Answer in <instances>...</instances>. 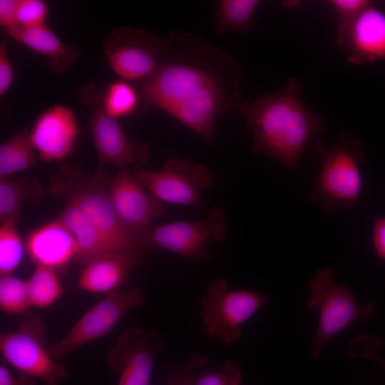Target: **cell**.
Here are the masks:
<instances>
[{
    "instance_id": "obj_6",
    "label": "cell",
    "mask_w": 385,
    "mask_h": 385,
    "mask_svg": "<svg viewBox=\"0 0 385 385\" xmlns=\"http://www.w3.org/2000/svg\"><path fill=\"white\" fill-rule=\"evenodd\" d=\"M0 352L5 362L20 374L38 378L46 385H59L68 376L64 364L51 356L43 319H24L14 331L0 334Z\"/></svg>"
},
{
    "instance_id": "obj_23",
    "label": "cell",
    "mask_w": 385,
    "mask_h": 385,
    "mask_svg": "<svg viewBox=\"0 0 385 385\" xmlns=\"http://www.w3.org/2000/svg\"><path fill=\"white\" fill-rule=\"evenodd\" d=\"M35 163L29 130L24 128L0 145V179L26 170Z\"/></svg>"
},
{
    "instance_id": "obj_27",
    "label": "cell",
    "mask_w": 385,
    "mask_h": 385,
    "mask_svg": "<svg viewBox=\"0 0 385 385\" xmlns=\"http://www.w3.org/2000/svg\"><path fill=\"white\" fill-rule=\"evenodd\" d=\"M30 307L26 281L11 274L1 276V310L9 314H20Z\"/></svg>"
},
{
    "instance_id": "obj_24",
    "label": "cell",
    "mask_w": 385,
    "mask_h": 385,
    "mask_svg": "<svg viewBox=\"0 0 385 385\" xmlns=\"http://www.w3.org/2000/svg\"><path fill=\"white\" fill-rule=\"evenodd\" d=\"M258 0L217 1V24L215 31L222 33L234 31L244 33L252 24L255 12L260 4Z\"/></svg>"
},
{
    "instance_id": "obj_12",
    "label": "cell",
    "mask_w": 385,
    "mask_h": 385,
    "mask_svg": "<svg viewBox=\"0 0 385 385\" xmlns=\"http://www.w3.org/2000/svg\"><path fill=\"white\" fill-rule=\"evenodd\" d=\"M227 220L222 210L213 207L202 220H180L161 225L151 232L152 247L175 253L189 261L207 257L210 242H223L227 234Z\"/></svg>"
},
{
    "instance_id": "obj_14",
    "label": "cell",
    "mask_w": 385,
    "mask_h": 385,
    "mask_svg": "<svg viewBox=\"0 0 385 385\" xmlns=\"http://www.w3.org/2000/svg\"><path fill=\"white\" fill-rule=\"evenodd\" d=\"M106 188L123 224L136 236L149 240L150 223L163 214V202L146 190L125 168L108 177Z\"/></svg>"
},
{
    "instance_id": "obj_35",
    "label": "cell",
    "mask_w": 385,
    "mask_h": 385,
    "mask_svg": "<svg viewBox=\"0 0 385 385\" xmlns=\"http://www.w3.org/2000/svg\"><path fill=\"white\" fill-rule=\"evenodd\" d=\"M372 240L376 255L385 263V216L374 219Z\"/></svg>"
},
{
    "instance_id": "obj_32",
    "label": "cell",
    "mask_w": 385,
    "mask_h": 385,
    "mask_svg": "<svg viewBox=\"0 0 385 385\" xmlns=\"http://www.w3.org/2000/svg\"><path fill=\"white\" fill-rule=\"evenodd\" d=\"M328 2L337 14L338 24L353 19L370 4L366 0H331Z\"/></svg>"
},
{
    "instance_id": "obj_9",
    "label": "cell",
    "mask_w": 385,
    "mask_h": 385,
    "mask_svg": "<svg viewBox=\"0 0 385 385\" xmlns=\"http://www.w3.org/2000/svg\"><path fill=\"white\" fill-rule=\"evenodd\" d=\"M132 175L150 194L170 204L201 208V193L210 188L214 178L202 164L179 157L169 158L160 170L135 167Z\"/></svg>"
},
{
    "instance_id": "obj_22",
    "label": "cell",
    "mask_w": 385,
    "mask_h": 385,
    "mask_svg": "<svg viewBox=\"0 0 385 385\" xmlns=\"http://www.w3.org/2000/svg\"><path fill=\"white\" fill-rule=\"evenodd\" d=\"M102 103L106 113L115 119L140 114L146 106L139 91L123 79L110 83L102 90Z\"/></svg>"
},
{
    "instance_id": "obj_19",
    "label": "cell",
    "mask_w": 385,
    "mask_h": 385,
    "mask_svg": "<svg viewBox=\"0 0 385 385\" xmlns=\"http://www.w3.org/2000/svg\"><path fill=\"white\" fill-rule=\"evenodd\" d=\"M11 38L45 56L50 71L61 74L76 61L78 51L73 44H64L46 24L24 27L16 26L5 31Z\"/></svg>"
},
{
    "instance_id": "obj_13",
    "label": "cell",
    "mask_w": 385,
    "mask_h": 385,
    "mask_svg": "<svg viewBox=\"0 0 385 385\" xmlns=\"http://www.w3.org/2000/svg\"><path fill=\"white\" fill-rule=\"evenodd\" d=\"M164 347L163 338L153 330H123L106 356L111 369L120 373L118 385H148L155 358Z\"/></svg>"
},
{
    "instance_id": "obj_36",
    "label": "cell",
    "mask_w": 385,
    "mask_h": 385,
    "mask_svg": "<svg viewBox=\"0 0 385 385\" xmlns=\"http://www.w3.org/2000/svg\"><path fill=\"white\" fill-rule=\"evenodd\" d=\"M34 379L23 374L14 377L4 364L0 365V385H34Z\"/></svg>"
},
{
    "instance_id": "obj_2",
    "label": "cell",
    "mask_w": 385,
    "mask_h": 385,
    "mask_svg": "<svg viewBox=\"0 0 385 385\" xmlns=\"http://www.w3.org/2000/svg\"><path fill=\"white\" fill-rule=\"evenodd\" d=\"M301 83L294 78L280 91L237 107L252 132V150L265 153L297 170L312 137L324 128V119L309 110L300 97Z\"/></svg>"
},
{
    "instance_id": "obj_3",
    "label": "cell",
    "mask_w": 385,
    "mask_h": 385,
    "mask_svg": "<svg viewBox=\"0 0 385 385\" xmlns=\"http://www.w3.org/2000/svg\"><path fill=\"white\" fill-rule=\"evenodd\" d=\"M107 180L102 166L94 173H86L75 165L63 163L51 177L48 192L75 205L117 252L143 259L153 247L149 240L134 235L120 221L108 193Z\"/></svg>"
},
{
    "instance_id": "obj_16",
    "label": "cell",
    "mask_w": 385,
    "mask_h": 385,
    "mask_svg": "<svg viewBox=\"0 0 385 385\" xmlns=\"http://www.w3.org/2000/svg\"><path fill=\"white\" fill-rule=\"evenodd\" d=\"M78 133L73 111L66 106L55 105L38 116L29 130V140L41 160L63 161L73 152Z\"/></svg>"
},
{
    "instance_id": "obj_29",
    "label": "cell",
    "mask_w": 385,
    "mask_h": 385,
    "mask_svg": "<svg viewBox=\"0 0 385 385\" xmlns=\"http://www.w3.org/2000/svg\"><path fill=\"white\" fill-rule=\"evenodd\" d=\"M48 7L41 0H19L17 8L18 25L24 27L45 24Z\"/></svg>"
},
{
    "instance_id": "obj_26",
    "label": "cell",
    "mask_w": 385,
    "mask_h": 385,
    "mask_svg": "<svg viewBox=\"0 0 385 385\" xmlns=\"http://www.w3.org/2000/svg\"><path fill=\"white\" fill-rule=\"evenodd\" d=\"M11 223L1 224L0 227V274H11L21 263L25 245Z\"/></svg>"
},
{
    "instance_id": "obj_25",
    "label": "cell",
    "mask_w": 385,
    "mask_h": 385,
    "mask_svg": "<svg viewBox=\"0 0 385 385\" xmlns=\"http://www.w3.org/2000/svg\"><path fill=\"white\" fill-rule=\"evenodd\" d=\"M56 270L36 266L30 277L26 280L29 304L36 308H46L54 303L64 289Z\"/></svg>"
},
{
    "instance_id": "obj_30",
    "label": "cell",
    "mask_w": 385,
    "mask_h": 385,
    "mask_svg": "<svg viewBox=\"0 0 385 385\" xmlns=\"http://www.w3.org/2000/svg\"><path fill=\"white\" fill-rule=\"evenodd\" d=\"M381 344V340L377 337L359 336L351 342L346 353L349 356L370 359L385 370V360L376 352Z\"/></svg>"
},
{
    "instance_id": "obj_1",
    "label": "cell",
    "mask_w": 385,
    "mask_h": 385,
    "mask_svg": "<svg viewBox=\"0 0 385 385\" xmlns=\"http://www.w3.org/2000/svg\"><path fill=\"white\" fill-rule=\"evenodd\" d=\"M163 41L158 69L139 86L146 106L169 113L178 103L208 87L239 91L242 71L219 48L190 32L173 31Z\"/></svg>"
},
{
    "instance_id": "obj_7",
    "label": "cell",
    "mask_w": 385,
    "mask_h": 385,
    "mask_svg": "<svg viewBox=\"0 0 385 385\" xmlns=\"http://www.w3.org/2000/svg\"><path fill=\"white\" fill-rule=\"evenodd\" d=\"M77 97L88 108L89 130L100 166L111 164L124 168L128 165L141 167L146 163L148 145L130 140L117 119L106 113L100 88L93 83H86L78 89Z\"/></svg>"
},
{
    "instance_id": "obj_11",
    "label": "cell",
    "mask_w": 385,
    "mask_h": 385,
    "mask_svg": "<svg viewBox=\"0 0 385 385\" xmlns=\"http://www.w3.org/2000/svg\"><path fill=\"white\" fill-rule=\"evenodd\" d=\"M163 46V37L123 26L109 32L102 49L116 75L125 81H135L155 73Z\"/></svg>"
},
{
    "instance_id": "obj_20",
    "label": "cell",
    "mask_w": 385,
    "mask_h": 385,
    "mask_svg": "<svg viewBox=\"0 0 385 385\" xmlns=\"http://www.w3.org/2000/svg\"><path fill=\"white\" fill-rule=\"evenodd\" d=\"M57 217L74 236L78 247L75 261L81 266L96 257L118 253L99 230L73 203L64 201V205Z\"/></svg>"
},
{
    "instance_id": "obj_18",
    "label": "cell",
    "mask_w": 385,
    "mask_h": 385,
    "mask_svg": "<svg viewBox=\"0 0 385 385\" xmlns=\"http://www.w3.org/2000/svg\"><path fill=\"white\" fill-rule=\"evenodd\" d=\"M142 261L120 253L96 257L81 266L76 286L83 291L106 294L120 290Z\"/></svg>"
},
{
    "instance_id": "obj_21",
    "label": "cell",
    "mask_w": 385,
    "mask_h": 385,
    "mask_svg": "<svg viewBox=\"0 0 385 385\" xmlns=\"http://www.w3.org/2000/svg\"><path fill=\"white\" fill-rule=\"evenodd\" d=\"M43 195L42 186L35 175L0 179L1 224L16 225L20 220L23 203L36 204Z\"/></svg>"
},
{
    "instance_id": "obj_8",
    "label": "cell",
    "mask_w": 385,
    "mask_h": 385,
    "mask_svg": "<svg viewBox=\"0 0 385 385\" xmlns=\"http://www.w3.org/2000/svg\"><path fill=\"white\" fill-rule=\"evenodd\" d=\"M267 301L257 292L230 290L225 279H217L208 285L200 302L205 331L223 344H232L241 336V325Z\"/></svg>"
},
{
    "instance_id": "obj_4",
    "label": "cell",
    "mask_w": 385,
    "mask_h": 385,
    "mask_svg": "<svg viewBox=\"0 0 385 385\" xmlns=\"http://www.w3.org/2000/svg\"><path fill=\"white\" fill-rule=\"evenodd\" d=\"M314 150L321 167L309 200L328 212L351 208L362 185L360 166L365 157L359 140L343 135L332 146L316 141Z\"/></svg>"
},
{
    "instance_id": "obj_31",
    "label": "cell",
    "mask_w": 385,
    "mask_h": 385,
    "mask_svg": "<svg viewBox=\"0 0 385 385\" xmlns=\"http://www.w3.org/2000/svg\"><path fill=\"white\" fill-rule=\"evenodd\" d=\"M240 380L241 375L237 367L227 362L222 370L202 374L193 385H237Z\"/></svg>"
},
{
    "instance_id": "obj_17",
    "label": "cell",
    "mask_w": 385,
    "mask_h": 385,
    "mask_svg": "<svg viewBox=\"0 0 385 385\" xmlns=\"http://www.w3.org/2000/svg\"><path fill=\"white\" fill-rule=\"evenodd\" d=\"M24 245L36 266L55 270L75 260L78 252L74 236L57 217L29 232Z\"/></svg>"
},
{
    "instance_id": "obj_5",
    "label": "cell",
    "mask_w": 385,
    "mask_h": 385,
    "mask_svg": "<svg viewBox=\"0 0 385 385\" xmlns=\"http://www.w3.org/2000/svg\"><path fill=\"white\" fill-rule=\"evenodd\" d=\"M309 287L312 294L307 307L319 313L311 351V358L317 359L322 347L339 332L356 321L371 319L374 303L359 304L346 288L332 280L329 268L319 270L310 280Z\"/></svg>"
},
{
    "instance_id": "obj_34",
    "label": "cell",
    "mask_w": 385,
    "mask_h": 385,
    "mask_svg": "<svg viewBox=\"0 0 385 385\" xmlns=\"http://www.w3.org/2000/svg\"><path fill=\"white\" fill-rule=\"evenodd\" d=\"M18 4L19 0L0 1V25L5 31L18 26Z\"/></svg>"
},
{
    "instance_id": "obj_15",
    "label": "cell",
    "mask_w": 385,
    "mask_h": 385,
    "mask_svg": "<svg viewBox=\"0 0 385 385\" xmlns=\"http://www.w3.org/2000/svg\"><path fill=\"white\" fill-rule=\"evenodd\" d=\"M337 43L354 64L385 58V12L369 4L353 19L338 24Z\"/></svg>"
},
{
    "instance_id": "obj_28",
    "label": "cell",
    "mask_w": 385,
    "mask_h": 385,
    "mask_svg": "<svg viewBox=\"0 0 385 385\" xmlns=\"http://www.w3.org/2000/svg\"><path fill=\"white\" fill-rule=\"evenodd\" d=\"M206 361L207 359L204 355L194 354L181 366H169L165 371L168 385H193L196 370Z\"/></svg>"
},
{
    "instance_id": "obj_10",
    "label": "cell",
    "mask_w": 385,
    "mask_h": 385,
    "mask_svg": "<svg viewBox=\"0 0 385 385\" xmlns=\"http://www.w3.org/2000/svg\"><path fill=\"white\" fill-rule=\"evenodd\" d=\"M143 304V295L133 287L106 294L62 338L48 346L51 357L60 360L81 346L103 337L129 311Z\"/></svg>"
},
{
    "instance_id": "obj_33",
    "label": "cell",
    "mask_w": 385,
    "mask_h": 385,
    "mask_svg": "<svg viewBox=\"0 0 385 385\" xmlns=\"http://www.w3.org/2000/svg\"><path fill=\"white\" fill-rule=\"evenodd\" d=\"M14 78L12 64L4 41L0 42V96L9 89Z\"/></svg>"
}]
</instances>
